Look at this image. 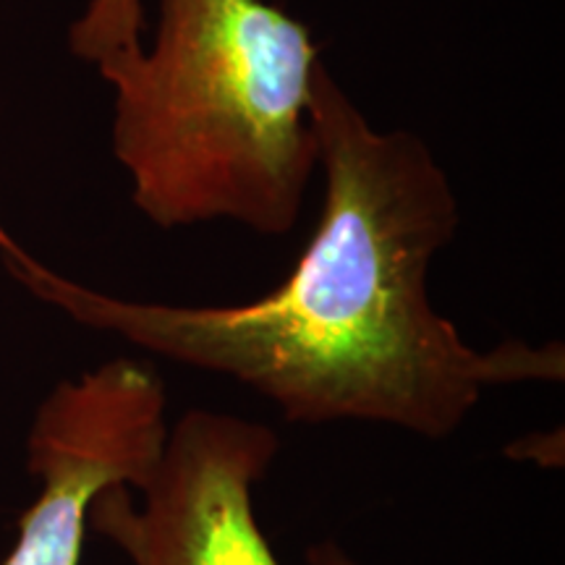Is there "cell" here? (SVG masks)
Wrapping results in <instances>:
<instances>
[{"label":"cell","mask_w":565,"mask_h":565,"mask_svg":"<svg viewBox=\"0 0 565 565\" xmlns=\"http://www.w3.org/2000/svg\"><path fill=\"white\" fill-rule=\"evenodd\" d=\"M322 210L291 275L242 303L126 299L68 278L3 231L0 263L34 299L141 353L249 387L288 424H374L445 440L494 387L563 383L561 341L477 349L429 296L461 210L414 131H380L320 61Z\"/></svg>","instance_id":"cell-1"},{"label":"cell","mask_w":565,"mask_h":565,"mask_svg":"<svg viewBox=\"0 0 565 565\" xmlns=\"http://www.w3.org/2000/svg\"><path fill=\"white\" fill-rule=\"evenodd\" d=\"M317 63L309 26L267 0H160L152 51L97 66L134 207L162 231L291 233L320 158Z\"/></svg>","instance_id":"cell-2"},{"label":"cell","mask_w":565,"mask_h":565,"mask_svg":"<svg viewBox=\"0 0 565 565\" xmlns=\"http://www.w3.org/2000/svg\"><path fill=\"white\" fill-rule=\"evenodd\" d=\"M270 424L189 408L137 490L108 487L92 500L87 529L131 565H282L257 519L254 492L280 456ZM307 565H362L335 540L307 550Z\"/></svg>","instance_id":"cell-3"},{"label":"cell","mask_w":565,"mask_h":565,"mask_svg":"<svg viewBox=\"0 0 565 565\" xmlns=\"http://www.w3.org/2000/svg\"><path fill=\"white\" fill-rule=\"evenodd\" d=\"M168 427L166 383L147 359L118 356L55 383L26 433L38 494L3 565H82L92 500L116 484L141 490Z\"/></svg>","instance_id":"cell-4"},{"label":"cell","mask_w":565,"mask_h":565,"mask_svg":"<svg viewBox=\"0 0 565 565\" xmlns=\"http://www.w3.org/2000/svg\"><path fill=\"white\" fill-rule=\"evenodd\" d=\"M145 0H87L68 30V47L76 58L97 68L145 47Z\"/></svg>","instance_id":"cell-5"},{"label":"cell","mask_w":565,"mask_h":565,"mask_svg":"<svg viewBox=\"0 0 565 565\" xmlns=\"http://www.w3.org/2000/svg\"><path fill=\"white\" fill-rule=\"evenodd\" d=\"M3 231H6V228H3V223H0V236H3Z\"/></svg>","instance_id":"cell-6"}]
</instances>
